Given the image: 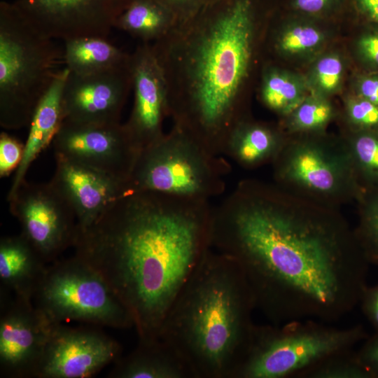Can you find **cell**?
<instances>
[{
  "label": "cell",
  "instance_id": "1",
  "mask_svg": "<svg viewBox=\"0 0 378 378\" xmlns=\"http://www.w3.org/2000/svg\"><path fill=\"white\" fill-rule=\"evenodd\" d=\"M211 246L237 262L274 324L335 323L368 286L369 262L339 209L276 183L240 181L213 208Z\"/></svg>",
  "mask_w": 378,
  "mask_h": 378
},
{
  "label": "cell",
  "instance_id": "2",
  "mask_svg": "<svg viewBox=\"0 0 378 378\" xmlns=\"http://www.w3.org/2000/svg\"><path fill=\"white\" fill-rule=\"evenodd\" d=\"M212 216L208 200L137 190L78 228L74 255L129 309L139 341L159 338L174 300L211 248Z\"/></svg>",
  "mask_w": 378,
  "mask_h": 378
},
{
  "label": "cell",
  "instance_id": "3",
  "mask_svg": "<svg viewBox=\"0 0 378 378\" xmlns=\"http://www.w3.org/2000/svg\"><path fill=\"white\" fill-rule=\"evenodd\" d=\"M258 25L256 0H211L151 43L173 126L214 155L247 118Z\"/></svg>",
  "mask_w": 378,
  "mask_h": 378
},
{
  "label": "cell",
  "instance_id": "4",
  "mask_svg": "<svg viewBox=\"0 0 378 378\" xmlns=\"http://www.w3.org/2000/svg\"><path fill=\"white\" fill-rule=\"evenodd\" d=\"M255 308L239 265L211 248L174 300L159 338L195 378H233L253 335Z\"/></svg>",
  "mask_w": 378,
  "mask_h": 378
},
{
  "label": "cell",
  "instance_id": "5",
  "mask_svg": "<svg viewBox=\"0 0 378 378\" xmlns=\"http://www.w3.org/2000/svg\"><path fill=\"white\" fill-rule=\"evenodd\" d=\"M40 33L13 2H0V125L29 127L35 109L52 83L63 52Z\"/></svg>",
  "mask_w": 378,
  "mask_h": 378
},
{
  "label": "cell",
  "instance_id": "6",
  "mask_svg": "<svg viewBox=\"0 0 378 378\" xmlns=\"http://www.w3.org/2000/svg\"><path fill=\"white\" fill-rule=\"evenodd\" d=\"M368 337L361 325L338 328L314 319L255 325L233 378H297L324 358Z\"/></svg>",
  "mask_w": 378,
  "mask_h": 378
},
{
  "label": "cell",
  "instance_id": "7",
  "mask_svg": "<svg viewBox=\"0 0 378 378\" xmlns=\"http://www.w3.org/2000/svg\"><path fill=\"white\" fill-rule=\"evenodd\" d=\"M230 165L173 126L142 149L130 176L132 191L151 190L209 200L225 189Z\"/></svg>",
  "mask_w": 378,
  "mask_h": 378
},
{
  "label": "cell",
  "instance_id": "8",
  "mask_svg": "<svg viewBox=\"0 0 378 378\" xmlns=\"http://www.w3.org/2000/svg\"><path fill=\"white\" fill-rule=\"evenodd\" d=\"M52 321H80L126 329L134 327L129 309L104 277L74 255L47 266L33 298Z\"/></svg>",
  "mask_w": 378,
  "mask_h": 378
},
{
  "label": "cell",
  "instance_id": "9",
  "mask_svg": "<svg viewBox=\"0 0 378 378\" xmlns=\"http://www.w3.org/2000/svg\"><path fill=\"white\" fill-rule=\"evenodd\" d=\"M272 164L274 183L314 202L339 208L361 194L344 143L284 141Z\"/></svg>",
  "mask_w": 378,
  "mask_h": 378
},
{
  "label": "cell",
  "instance_id": "10",
  "mask_svg": "<svg viewBox=\"0 0 378 378\" xmlns=\"http://www.w3.org/2000/svg\"><path fill=\"white\" fill-rule=\"evenodd\" d=\"M8 201L21 226V234L46 263L55 261L74 246L78 230L76 214L50 182L25 181Z\"/></svg>",
  "mask_w": 378,
  "mask_h": 378
},
{
  "label": "cell",
  "instance_id": "11",
  "mask_svg": "<svg viewBox=\"0 0 378 378\" xmlns=\"http://www.w3.org/2000/svg\"><path fill=\"white\" fill-rule=\"evenodd\" d=\"M55 158L83 164L129 181L140 150L125 124L64 120L52 144Z\"/></svg>",
  "mask_w": 378,
  "mask_h": 378
},
{
  "label": "cell",
  "instance_id": "12",
  "mask_svg": "<svg viewBox=\"0 0 378 378\" xmlns=\"http://www.w3.org/2000/svg\"><path fill=\"white\" fill-rule=\"evenodd\" d=\"M130 0H16L22 16L53 40L106 38Z\"/></svg>",
  "mask_w": 378,
  "mask_h": 378
},
{
  "label": "cell",
  "instance_id": "13",
  "mask_svg": "<svg viewBox=\"0 0 378 378\" xmlns=\"http://www.w3.org/2000/svg\"><path fill=\"white\" fill-rule=\"evenodd\" d=\"M32 301L1 289L0 367L13 378L34 377L45 347L55 327Z\"/></svg>",
  "mask_w": 378,
  "mask_h": 378
},
{
  "label": "cell",
  "instance_id": "14",
  "mask_svg": "<svg viewBox=\"0 0 378 378\" xmlns=\"http://www.w3.org/2000/svg\"><path fill=\"white\" fill-rule=\"evenodd\" d=\"M122 347L102 332L59 323L34 373L36 378H88L120 357Z\"/></svg>",
  "mask_w": 378,
  "mask_h": 378
},
{
  "label": "cell",
  "instance_id": "15",
  "mask_svg": "<svg viewBox=\"0 0 378 378\" xmlns=\"http://www.w3.org/2000/svg\"><path fill=\"white\" fill-rule=\"evenodd\" d=\"M132 90L130 59L124 65L98 73L69 71L62 94L64 120L92 124L120 122Z\"/></svg>",
  "mask_w": 378,
  "mask_h": 378
},
{
  "label": "cell",
  "instance_id": "16",
  "mask_svg": "<svg viewBox=\"0 0 378 378\" xmlns=\"http://www.w3.org/2000/svg\"><path fill=\"white\" fill-rule=\"evenodd\" d=\"M134 102L124 123L141 151L164 134L163 122L169 117L167 94L162 69L150 43H141L130 53Z\"/></svg>",
  "mask_w": 378,
  "mask_h": 378
},
{
  "label": "cell",
  "instance_id": "17",
  "mask_svg": "<svg viewBox=\"0 0 378 378\" xmlns=\"http://www.w3.org/2000/svg\"><path fill=\"white\" fill-rule=\"evenodd\" d=\"M55 161L50 182L74 209L80 230L91 226L114 202L132 192L127 180L64 158Z\"/></svg>",
  "mask_w": 378,
  "mask_h": 378
},
{
  "label": "cell",
  "instance_id": "18",
  "mask_svg": "<svg viewBox=\"0 0 378 378\" xmlns=\"http://www.w3.org/2000/svg\"><path fill=\"white\" fill-rule=\"evenodd\" d=\"M69 72L66 67L57 71L35 109L29 126L22 160L15 171L8 200L25 181V176L31 164L52 144L64 120L62 94Z\"/></svg>",
  "mask_w": 378,
  "mask_h": 378
},
{
  "label": "cell",
  "instance_id": "19",
  "mask_svg": "<svg viewBox=\"0 0 378 378\" xmlns=\"http://www.w3.org/2000/svg\"><path fill=\"white\" fill-rule=\"evenodd\" d=\"M40 254L20 233L0 241V281L3 288L32 301L47 265Z\"/></svg>",
  "mask_w": 378,
  "mask_h": 378
},
{
  "label": "cell",
  "instance_id": "20",
  "mask_svg": "<svg viewBox=\"0 0 378 378\" xmlns=\"http://www.w3.org/2000/svg\"><path fill=\"white\" fill-rule=\"evenodd\" d=\"M112 378H195L181 356L160 338L139 341L137 346L115 361Z\"/></svg>",
  "mask_w": 378,
  "mask_h": 378
},
{
  "label": "cell",
  "instance_id": "21",
  "mask_svg": "<svg viewBox=\"0 0 378 378\" xmlns=\"http://www.w3.org/2000/svg\"><path fill=\"white\" fill-rule=\"evenodd\" d=\"M284 141L273 127L247 118L232 131L224 154L244 168L254 169L272 163Z\"/></svg>",
  "mask_w": 378,
  "mask_h": 378
},
{
  "label": "cell",
  "instance_id": "22",
  "mask_svg": "<svg viewBox=\"0 0 378 378\" xmlns=\"http://www.w3.org/2000/svg\"><path fill=\"white\" fill-rule=\"evenodd\" d=\"M63 59L71 73L90 74L127 64L130 53L113 45L106 38L85 36L64 41Z\"/></svg>",
  "mask_w": 378,
  "mask_h": 378
},
{
  "label": "cell",
  "instance_id": "23",
  "mask_svg": "<svg viewBox=\"0 0 378 378\" xmlns=\"http://www.w3.org/2000/svg\"><path fill=\"white\" fill-rule=\"evenodd\" d=\"M178 22L176 15L157 0H130L118 18L115 28L141 43H153Z\"/></svg>",
  "mask_w": 378,
  "mask_h": 378
},
{
  "label": "cell",
  "instance_id": "24",
  "mask_svg": "<svg viewBox=\"0 0 378 378\" xmlns=\"http://www.w3.org/2000/svg\"><path fill=\"white\" fill-rule=\"evenodd\" d=\"M361 193L378 189V134L363 132L344 143Z\"/></svg>",
  "mask_w": 378,
  "mask_h": 378
},
{
  "label": "cell",
  "instance_id": "25",
  "mask_svg": "<svg viewBox=\"0 0 378 378\" xmlns=\"http://www.w3.org/2000/svg\"><path fill=\"white\" fill-rule=\"evenodd\" d=\"M297 378H371L353 349L334 353L301 372Z\"/></svg>",
  "mask_w": 378,
  "mask_h": 378
},
{
  "label": "cell",
  "instance_id": "26",
  "mask_svg": "<svg viewBox=\"0 0 378 378\" xmlns=\"http://www.w3.org/2000/svg\"><path fill=\"white\" fill-rule=\"evenodd\" d=\"M357 200L359 220L354 232L369 263L378 265V189L363 192Z\"/></svg>",
  "mask_w": 378,
  "mask_h": 378
},
{
  "label": "cell",
  "instance_id": "27",
  "mask_svg": "<svg viewBox=\"0 0 378 378\" xmlns=\"http://www.w3.org/2000/svg\"><path fill=\"white\" fill-rule=\"evenodd\" d=\"M263 75L260 98L269 108L286 113L299 99V89L285 74L269 69Z\"/></svg>",
  "mask_w": 378,
  "mask_h": 378
},
{
  "label": "cell",
  "instance_id": "28",
  "mask_svg": "<svg viewBox=\"0 0 378 378\" xmlns=\"http://www.w3.org/2000/svg\"><path fill=\"white\" fill-rule=\"evenodd\" d=\"M332 108L326 102L309 101L301 104L293 115V123L299 130H314L323 126L331 118Z\"/></svg>",
  "mask_w": 378,
  "mask_h": 378
},
{
  "label": "cell",
  "instance_id": "29",
  "mask_svg": "<svg viewBox=\"0 0 378 378\" xmlns=\"http://www.w3.org/2000/svg\"><path fill=\"white\" fill-rule=\"evenodd\" d=\"M321 34L309 26L295 27L282 34L278 38L277 48L286 52H298L310 49L319 43Z\"/></svg>",
  "mask_w": 378,
  "mask_h": 378
},
{
  "label": "cell",
  "instance_id": "30",
  "mask_svg": "<svg viewBox=\"0 0 378 378\" xmlns=\"http://www.w3.org/2000/svg\"><path fill=\"white\" fill-rule=\"evenodd\" d=\"M24 144L6 132L0 134V176H8L19 167L23 157Z\"/></svg>",
  "mask_w": 378,
  "mask_h": 378
},
{
  "label": "cell",
  "instance_id": "31",
  "mask_svg": "<svg viewBox=\"0 0 378 378\" xmlns=\"http://www.w3.org/2000/svg\"><path fill=\"white\" fill-rule=\"evenodd\" d=\"M319 85L323 89L331 91L337 86L342 73V64L337 56H328L321 59L316 68Z\"/></svg>",
  "mask_w": 378,
  "mask_h": 378
},
{
  "label": "cell",
  "instance_id": "32",
  "mask_svg": "<svg viewBox=\"0 0 378 378\" xmlns=\"http://www.w3.org/2000/svg\"><path fill=\"white\" fill-rule=\"evenodd\" d=\"M348 113L351 121L363 127H378V106L365 99L351 101Z\"/></svg>",
  "mask_w": 378,
  "mask_h": 378
},
{
  "label": "cell",
  "instance_id": "33",
  "mask_svg": "<svg viewBox=\"0 0 378 378\" xmlns=\"http://www.w3.org/2000/svg\"><path fill=\"white\" fill-rule=\"evenodd\" d=\"M367 338L357 355L371 378H378V333Z\"/></svg>",
  "mask_w": 378,
  "mask_h": 378
},
{
  "label": "cell",
  "instance_id": "34",
  "mask_svg": "<svg viewBox=\"0 0 378 378\" xmlns=\"http://www.w3.org/2000/svg\"><path fill=\"white\" fill-rule=\"evenodd\" d=\"M169 8L178 21L185 20L195 14L211 0H157Z\"/></svg>",
  "mask_w": 378,
  "mask_h": 378
},
{
  "label": "cell",
  "instance_id": "35",
  "mask_svg": "<svg viewBox=\"0 0 378 378\" xmlns=\"http://www.w3.org/2000/svg\"><path fill=\"white\" fill-rule=\"evenodd\" d=\"M359 304L363 314L378 333V284L372 287L367 286Z\"/></svg>",
  "mask_w": 378,
  "mask_h": 378
},
{
  "label": "cell",
  "instance_id": "36",
  "mask_svg": "<svg viewBox=\"0 0 378 378\" xmlns=\"http://www.w3.org/2000/svg\"><path fill=\"white\" fill-rule=\"evenodd\" d=\"M360 92L363 97L378 106V78H368L360 85Z\"/></svg>",
  "mask_w": 378,
  "mask_h": 378
},
{
  "label": "cell",
  "instance_id": "37",
  "mask_svg": "<svg viewBox=\"0 0 378 378\" xmlns=\"http://www.w3.org/2000/svg\"><path fill=\"white\" fill-rule=\"evenodd\" d=\"M360 46L364 54L378 65V34L369 35L363 38Z\"/></svg>",
  "mask_w": 378,
  "mask_h": 378
},
{
  "label": "cell",
  "instance_id": "38",
  "mask_svg": "<svg viewBox=\"0 0 378 378\" xmlns=\"http://www.w3.org/2000/svg\"><path fill=\"white\" fill-rule=\"evenodd\" d=\"M328 0H296L297 7L302 11L316 13L323 8Z\"/></svg>",
  "mask_w": 378,
  "mask_h": 378
},
{
  "label": "cell",
  "instance_id": "39",
  "mask_svg": "<svg viewBox=\"0 0 378 378\" xmlns=\"http://www.w3.org/2000/svg\"><path fill=\"white\" fill-rule=\"evenodd\" d=\"M364 11L378 22V0H358Z\"/></svg>",
  "mask_w": 378,
  "mask_h": 378
}]
</instances>
